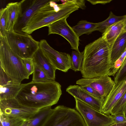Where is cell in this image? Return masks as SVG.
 <instances>
[{"label":"cell","mask_w":126,"mask_h":126,"mask_svg":"<svg viewBox=\"0 0 126 126\" xmlns=\"http://www.w3.org/2000/svg\"><path fill=\"white\" fill-rule=\"evenodd\" d=\"M61 85L55 80L32 81L22 84L15 98L25 106L40 109L56 104L62 94Z\"/></svg>","instance_id":"obj_1"},{"label":"cell","mask_w":126,"mask_h":126,"mask_svg":"<svg viewBox=\"0 0 126 126\" xmlns=\"http://www.w3.org/2000/svg\"><path fill=\"white\" fill-rule=\"evenodd\" d=\"M111 47L102 37L86 46L80 71L83 78L108 75L112 66Z\"/></svg>","instance_id":"obj_2"},{"label":"cell","mask_w":126,"mask_h":126,"mask_svg":"<svg viewBox=\"0 0 126 126\" xmlns=\"http://www.w3.org/2000/svg\"><path fill=\"white\" fill-rule=\"evenodd\" d=\"M56 0L50 1L39 9L34 14L22 32L29 34L34 31L61 19L68 18L72 13L68 7L63 8V3L58 4Z\"/></svg>","instance_id":"obj_3"},{"label":"cell","mask_w":126,"mask_h":126,"mask_svg":"<svg viewBox=\"0 0 126 126\" xmlns=\"http://www.w3.org/2000/svg\"><path fill=\"white\" fill-rule=\"evenodd\" d=\"M0 67L14 83L21 84L30 75L27 71L22 59L10 47L6 37H0Z\"/></svg>","instance_id":"obj_4"},{"label":"cell","mask_w":126,"mask_h":126,"mask_svg":"<svg viewBox=\"0 0 126 126\" xmlns=\"http://www.w3.org/2000/svg\"><path fill=\"white\" fill-rule=\"evenodd\" d=\"M39 126H86L82 116L77 110L59 105L52 109Z\"/></svg>","instance_id":"obj_5"},{"label":"cell","mask_w":126,"mask_h":126,"mask_svg":"<svg viewBox=\"0 0 126 126\" xmlns=\"http://www.w3.org/2000/svg\"><path fill=\"white\" fill-rule=\"evenodd\" d=\"M6 37L12 50L22 59L32 58L39 47V42L23 32L8 31Z\"/></svg>","instance_id":"obj_6"},{"label":"cell","mask_w":126,"mask_h":126,"mask_svg":"<svg viewBox=\"0 0 126 126\" xmlns=\"http://www.w3.org/2000/svg\"><path fill=\"white\" fill-rule=\"evenodd\" d=\"M75 99L76 110L82 116L86 126H109L114 124L110 115L100 112L81 101Z\"/></svg>","instance_id":"obj_7"},{"label":"cell","mask_w":126,"mask_h":126,"mask_svg":"<svg viewBox=\"0 0 126 126\" xmlns=\"http://www.w3.org/2000/svg\"><path fill=\"white\" fill-rule=\"evenodd\" d=\"M39 110L23 106L15 98L0 100V113L25 121L31 120Z\"/></svg>","instance_id":"obj_8"},{"label":"cell","mask_w":126,"mask_h":126,"mask_svg":"<svg viewBox=\"0 0 126 126\" xmlns=\"http://www.w3.org/2000/svg\"><path fill=\"white\" fill-rule=\"evenodd\" d=\"M39 47L56 69L66 72L71 69V59L69 54L55 50L45 39L40 41Z\"/></svg>","instance_id":"obj_9"},{"label":"cell","mask_w":126,"mask_h":126,"mask_svg":"<svg viewBox=\"0 0 126 126\" xmlns=\"http://www.w3.org/2000/svg\"><path fill=\"white\" fill-rule=\"evenodd\" d=\"M67 18L56 21L49 25L48 35L59 34L64 38L70 44L71 48L79 51V39L76 33L67 23Z\"/></svg>","instance_id":"obj_10"},{"label":"cell","mask_w":126,"mask_h":126,"mask_svg":"<svg viewBox=\"0 0 126 126\" xmlns=\"http://www.w3.org/2000/svg\"><path fill=\"white\" fill-rule=\"evenodd\" d=\"M76 84L80 86H90L98 92L104 99L111 90L114 82L108 75L90 78H82L77 80Z\"/></svg>","instance_id":"obj_11"},{"label":"cell","mask_w":126,"mask_h":126,"mask_svg":"<svg viewBox=\"0 0 126 126\" xmlns=\"http://www.w3.org/2000/svg\"><path fill=\"white\" fill-rule=\"evenodd\" d=\"M50 1L49 0H32L25 8L22 7L21 13L14 27V31L17 32H22V29L26 26L35 13Z\"/></svg>","instance_id":"obj_12"},{"label":"cell","mask_w":126,"mask_h":126,"mask_svg":"<svg viewBox=\"0 0 126 126\" xmlns=\"http://www.w3.org/2000/svg\"><path fill=\"white\" fill-rule=\"evenodd\" d=\"M66 91L75 98L87 104L102 112V102L83 89L79 85H70Z\"/></svg>","instance_id":"obj_13"},{"label":"cell","mask_w":126,"mask_h":126,"mask_svg":"<svg viewBox=\"0 0 126 126\" xmlns=\"http://www.w3.org/2000/svg\"><path fill=\"white\" fill-rule=\"evenodd\" d=\"M126 91V81L115 83L110 93L104 99L102 112L110 115L111 111Z\"/></svg>","instance_id":"obj_14"},{"label":"cell","mask_w":126,"mask_h":126,"mask_svg":"<svg viewBox=\"0 0 126 126\" xmlns=\"http://www.w3.org/2000/svg\"><path fill=\"white\" fill-rule=\"evenodd\" d=\"M25 0L10 2L7 4L6 8L7 32L14 31V27L21 13L22 4Z\"/></svg>","instance_id":"obj_15"},{"label":"cell","mask_w":126,"mask_h":126,"mask_svg":"<svg viewBox=\"0 0 126 126\" xmlns=\"http://www.w3.org/2000/svg\"><path fill=\"white\" fill-rule=\"evenodd\" d=\"M22 86V84L14 83L7 77L0 80V100L15 98Z\"/></svg>","instance_id":"obj_16"},{"label":"cell","mask_w":126,"mask_h":126,"mask_svg":"<svg viewBox=\"0 0 126 126\" xmlns=\"http://www.w3.org/2000/svg\"><path fill=\"white\" fill-rule=\"evenodd\" d=\"M32 58L34 64L41 68L52 80H55L56 69L40 47L33 54Z\"/></svg>","instance_id":"obj_17"},{"label":"cell","mask_w":126,"mask_h":126,"mask_svg":"<svg viewBox=\"0 0 126 126\" xmlns=\"http://www.w3.org/2000/svg\"><path fill=\"white\" fill-rule=\"evenodd\" d=\"M125 19L111 25L103 33L101 37L110 45L111 46L123 32Z\"/></svg>","instance_id":"obj_18"},{"label":"cell","mask_w":126,"mask_h":126,"mask_svg":"<svg viewBox=\"0 0 126 126\" xmlns=\"http://www.w3.org/2000/svg\"><path fill=\"white\" fill-rule=\"evenodd\" d=\"M126 31L122 33L111 45V57L112 66L126 50Z\"/></svg>","instance_id":"obj_19"},{"label":"cell","mask_w":126,"mask_h":126,"mask_svg":"<svg viewBox=\"0 0 126 126\" xmlns=\"http://www.w3.org/2000/svg\"><path fill=\"white\" fill-rule=\"evenodd\" d=\"M97 23L90 22L86 20H82L72 28L79 37L83 34L88 35L97 31Z\"/></svg>","instance_id":"obj_20"},{"label":"cell","mask_w":126,"mask_h":126,"mask_svg":"<svg viewBox=\"0 0 126 126\" xmlns=\"http://www.w3.org/2000/svg\"><path fill=\"white\" fill-rule=\"evenodd\" d=\"M126 18V15L117 16L111 11L108 17L104 21L97 23V31L103 33L109 27L117 22L123 20Z\"/></svg>","instance_id":"obj_21"},{"label":"cell","mask_w":126,"mask_h":126,"mask_svg":"<svg viewBox=\"0 0 126 126\" xmlns=\"http://www.w3.org/2000/svg\"><path fill=\"white\" fill-rule=\"evenodd\" d=\"M84 56V51L81 52L76 51H72L71 69L75 72L80 71Z\"/></svg>","instance_id":"obj_22"},{"label":"cell","mask_w":126,"mask_h":126,"mask_svg":"<svg viewBox=\"0 0 126 126\" xmlns=\"http://www.w3.org/2000/svg\"><path fill=\"white\" fill-rule=\"evenodd\" d=\"M0 126H22L26 121L0 113Z\"/></svg>","instance_id":"obj_23"},{"label":"cell","mask_w":126,"mask_h":126,"mask_svg":"<svg viewBox=\"0 0 126 126\" xmlns=\"http://www.w3.org/2000/svg\"><path fill=\"white\" fill-rule=\"evenodd\" d=\"M52 109L51 107H46L40 109L33 118L29 121L28 126H39Z\"/></svg>","instance_id":"obj_24"},{"label":"cell","mask_w":126,"mask_h":126,"mask_svg":"<svg viewBox=\"0 0 126 126\" xmlns=\"http://www.w3.org/2000/svg\"><path fill=\"white\" fill-rule=\"evenodd\" d=\"M52 81L54 80L50 78L41 68L34 64L32 81L38 82H46Z\"/></svg>","instance_id":"obj_25"},{"label":"cell","mask_w":126,"mask_h":126,"mask_svg":"<svg viewBox=\"0 0 126 126\" xmlns=\"http://www.w3.org/2000/svg\"><path fill=\"white\" fill-rule=\"evenodd\" d=\"M126 111V91L113 108L110 113L111 115L125 114Z\"/></svg>","instance_id":"obj_26"},{"label":"cell","mask_w":126,"mask_h":126,"mask_svg":"<svg viewBox=\"0 0 126 126\" xmlns=\"http://www.w3.org/2000/svg\"><path fill=\"white\" fill-rule=\"evenodd\" d=\"M6 8H1L0 10V37H6Z\"/></svg>","instance_id":"obj_27"},{"label":"cell","mask_w":126,"mask_h":126,"mask_svg":"<svg viewBox=\"0 0 126 126\" xmlns=\"http://www.w3.org/2000/svg\"><path fill=\"white\" fill-rule=\"evenodd\" d=\"M114 76L115 83L126 81V62L122 65Z\"/></svg>","instance_id":"obj_28"},{"label":"cell","mask_w":126,"mask_h":126,"mask_svg":"<svg viewBox=\"0 0 126 126\" xmlns=\"http://www.w3.org/2000/svg\"><path fill=\"white\" fill-rule=\"evenodd\" d=\"M80 86L83 89L95 98L100 100L103 103L104 99L97 91L90 86L88 85H84Z\"/></svg>","instance_id":"obj_29"},{"label":"cell","mask_w":126,"mask_h":126,"mask_svg":"<svg viewBox=\"0 0 126 126\" xmlns=\"http://www.w3.org/2000/svg\"><path fill=\"white\" fill-rule=\"evenodd\" d=\"M25 67L29 74H32L34 70V64L32 58L22 59Z\"/></svg>","instance_id":"obj_30"},{"label":"cell","mask_w":126,"mask_h":126,"mask_svg":"<svg viewBox=\"0 0 126 126\" xmlns=\"http://www.w3.org/2000/svg\"><path fill=\"white\" fill-rule=\"evenodd\" d=\"M110 116L113 120L114 124H117L126 122V117L125 114L110 115Z\"/></svg>","instance_id":"obj_31"},{"label":"cell","mask_w":126,"mask_h":126,"mask_svg":"<svg viewBox=\"0 0 126 126\" xmlns=\"http://www.w3.org/2000/svg\"><path fill=\"white\" fill-rule=\"evenodd\" d=\"M73 2L75 3L79 7L83 9H85V1L84 0H72Z\"/></svg>","instance_id":"obj_32"},{"label":"cell","mask_w":126,"mask_h":126,"mask_svg":"<svg viewBox=\"0 0 126 126\" xmlns=\"http://www.w3.org/2000/svg\"><path fill=\"white\" fill-rule=\"evenodd\" d=\"M93 5L96 4L98 3L105 4L110 2L111 0H87Z\"/></svg>","instance_id":"obj_33"},{"label":"cell","mask_w":126,"mask_h":126,"mask_svg":"<svg viewBox=\"0 0 126 126\" xmlns=\"http://www.w3.org/2000/svg\"><path fill=\"white\" fill-rule=\"evenodd\" d=\"M109 126H126V122L119 124H114Z\"/></svg>","instance_id":"obj_34"},{"label":"cell","mask_w":126,"mask_h":126,"mask_svg":"<svg viewBox=\"0 0 126 126\" xmlns=\"http://www.w3.org/2000/svg\"><path fill=\"white\" fill-rule=\"evenodd\" d=\"M29 122V121H25L22 126H28Z\"/></svg>","instance_id":"obj_35"},{"label":"cell","mask_w":126,"mask_h":126,"mask_svg":"<svg viewBox=\"0 0 126 126\" xmlns=\"http://www.w3.org/2000/svg\"><path fill=\"white\" fill-rule=\"evenodd\" d=\"M126 31V18L125 19V21L124 26L123 32Z\"/></svg>","instance_id":"obj_36"},{"label":"cell","mask_w":126,"mask_h":126,"mask_svg":"<svg viewBox=\"0 0 126 126\" xmlns=\"http://www.w3.org/2000/svg\"><path fill=\"white\" fill-rule=\"evenodd\" d=\"M125 116L126 117V111L125 112Z\"/></svg>","instance_id":"obj_37"},{"label":"cell","mask_w":126,"mask_h":126,"mask_svg":"<svg viewBox=\"0 0 126 126\" xmlns=\"http://www.w3.org/2000/svg\"></svg>","instance_id":"obj_38"}]
</instances>
